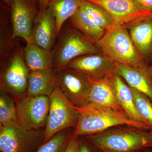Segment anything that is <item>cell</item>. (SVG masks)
<instances>
[{"label":"cell","mask_w":152,"mask_h":152,"mask_svg":"<svg viewBox=\"0 0 152 152\" xmlns=\"http://www.w3.org/2000/svg\"><path fill=\"white\" fill-rule=\"evenodd\" d=\"M5 4H6L9 7L11 8L12 7V0H2Z\"/></svg>","instance_id":"cell-30"},{"label":"cell","mask_w":152,"mask_h":152,"mask_svg":"<svg viewBox=\"0 0 152 152\" xmlns=\"http://www.w3.org/2000/svg\"><path fill=\"white\" fill-rule=\"evenodd\" d=\"M56 85V79L53 69L30 71L26 96L50 97Z\"/></svg>","instance_id":"cell-17"},{"label":"cell","mask_w":152,"mask_h":152,"mask_svg":"<svg viewBox=\"0 0 152 152\" xmlns=\"http://www.w3.org/2000/svg\"><path fill=\"white\" fill-rule=\"evenodd\" d=\"M23 50L25 61L30 71L53 69V52L44 50L32 43L27 44Z\"/></svg>","instance_id":"cell-20"},{"label":"cell","mask_w":152,"mask_h":152,"mask_svg":"<svg viewBox=\"0 0 152 152\" xmlns=\"http://www.w3.org/2000/svg\"><path fill=\"white\" fill-rule=\"evenodd\" d=\"M151 132L152 133V131H151Z\"/></svg>","instance_id":"cell-34"},{"label":"cell","mask_w":152,"mask_h":152,"mask_svg":"<svg viewBox=\"0 0 152 152\" xmlns=\"http://www.w3.org/2000/svg\"><path fill=\"white\" fill-rule=\"evenodd\" d=\"M50 0H38L39 10H45L48 7L49 2Z\"/></svg>","instance_id":"cell-29"},{"label":"cell","mask_w":152,"mask_h":152,"mask_svg":"<svg viewBox=\"0 0 152 152\" xmlns=\"http://www.w3.org/2000/svg\"><path fill=\"white\" fill-rule=\"evenodd\" d=\"M37 130H28L15 122L0 126V150L2 152H30L39 139Z\"/></svg>","instance_id":"cell-9"},{"label":"cell","mask_w":152,"mask_h":152,"mask_svg":"<svg viewBox=\"0 0 152 152\" xmlns=\"http://www.w3.org/2000/svg\"><path fill=\"white\" fill-rule=\"evenodd\" d=\"M150 70H151V72L152 74V64L151 66H150Z\"/></svg>","instance_id":"cell-32"},{"label":"cell","mask_w":152,"mask_h":152,"mask_svg":"<svg viewBox=\"0 0 152 152\" xmlns=\"http://www.w3.org/2000/svg\"><path fill=\"white\" fill-rule=\"evenodd\" d=\"M30 70L23 56V50L19 49L12 55L1 77V88L7 92L22 98L27 94Z\"/></svg>","instance_id":"cell-7"},{"label":"cell","mask_w":152,"mask_h":152,"mask_svg":"<svg viewBox=\"0 0 152 152\" xmlns=\"http://www.w3.org/2000/svg\"><path fill=\"white\" fill-rule=\"evenodd\" d=\"M31 1L32 2H34V1H35V0H31Z\"/></svg>","instance_id":"cell-33"},{"label":"cell","mask_w":152,"mask_h":152,"mask_svg":"<svg viewBox=\"0 0 152 152\" xmlns=\"http://www.w3.org/2000/svg\"><path fill=\"white\" fill-rule=\"evenodd\" d=\"M68 20L73 28L79 30L80 32L94 44L97 42L106 32L102 28L80 8Z\"/></svg>","instance_id":"cell-19"},{"label":"cell","mask_w":152,"mask_h":152,"mask_svg":"<svg viewBox=\"0 0 152 152\" xmlns=\"http://www.w3.org/2000/svg\"><path fill=\"white\" fill-rule=\"evenodd\" d=\"M75 107L78 115L73 134L76 137L91 135L122 125L152 131L149 125L131 120L124 113L116 110L91 104Z\"/></svg>","instance_id":"cell-1"},{"label":"cell","mask_w":152,"mask_h":152,"mask_svg":"<svg viewBox=\"0 0 152 152\" xmlns=\"http://www.w3.org/2000/svg\"><path fill=\"white\" fill-rule=\"evenodd\" d=\"M125 26L139 54L148 66L152 61V14Z\"/></svg>","instance_id":"cell-13"},{"label":"cell","mask_w":152,"mask_h":152,"mask_svg":"<svg viewBox=\"0 0 152 152\" xmlns=\"http://www.w3.org/2000/svg\"><path fill=\"white\" fill-rule=\"evenodd\" d=\"M115 72L131 88L147 96L152 102V74L151 70L116 63Z\"/></svg>","instance_id":"cell-16"},{"label":"cell","mask_w":152,"mask_h":152,"mask_svg":"<svg viewBox=\"0 0 152 152\" xmlns=\"http://www.w3.org/2000/svg\"><path fill=\"white\" fill-rule=\"evenodd\" d=\"M71 136L66 132H60L44 143L36 152H64Z\"/></svg>","instance_id":"cell-25"},{"label":"cell","mask_w":152,"mask_h":152,"mask_svg":"<svg viewBox=\"0 0 152 152\" xmlns=\"http://www.w3.org/2000/svg\"><path fill=\"white\" fill-rule=\"evenodd\" d=\"M58 37L56 22L49 7L39 10L36 15L31 35V43L48 51H52Z\"/></svg>","instance_id":"cell-12"},{"label":"cell","mask_w":152,"mask_h":152,"mask_svg":"<svg viewBox=\"0 0 152 152\" xmlns=\"http://www.w3.org/2000/svg\"><path fill=\"white\" fill-rule=\"evenodd\" d=\"M111 78L118 102L124 113L131 120L148 124L136 109L131 87L116 73L112 74Z\"/></svg>","instance_id":"cell-18"},{"label":"cell","mask_w":152,"mask_h":152,"mask_svg":"<svg viewBox=\"0 0 152 152\" xmlns=\"http://www.w3.org/2000/svg\"><path fill=\"white\" fill-rule=\"evenodd\" d=\"M150 148H147L141 150L137 152H152V150H150Z\"/></svg>","instance_id":"cell-31"},{"label":"cell","mask_w":152,"mask_h":152,"mask_svg":"<svg viewBox=\"0 0 152 152\" xmlns=\"http://www.w3.org/2000/svg\"><path fill=\"white\" fill-rule=\"evenodd\" d=\"M116 63L107 55L91 54L73 60L66 68L78 72L88 79H98L115 72Z\"/></svg>","instance_id":"cell-10"},{"label":"cell","mask_w":152,"mask_h":152,"mask_svg":"<svg viewBox=\"0 0 152 152\" xmlns=\"http://www.w3.org/2000/svg\"><path fill=\"white\" fill-rule=\"evenodd\" d=\"M50 105V97L26 96L16 104V122L28 130L45 127Z\"/></svg>","instance_id":"cell-6"},{"label":"cell","mask_w":152,"mask_h":152,"mask_svg":"<svg viewBox=\"0 0 152 152\" xmlns=\"http://www.w3.org/2000/svg\"><path fill=\"white\" fill-rule=\"evenodd\" d=\"M104 8L113 17L115 24L126 25L152 13L144 10L134 0H85Z\"/></svg>","instance_id":"cell-14"},{"label":"cell","mask_w":152,"mask_h":152,"mask_svg":"<svg viewBox=\"0 0 152 152\" xmlns=\"http://www.w3.org/2000/svg\"><path fill=\"white\" fill-rule=\"evenodd\" d=\"M86 137L102 152H137L152 148L151 132L132 127L111 128Z\"/></svg>","instance_id":"cell-2"},{"label":"cell","mask_w":152,"mask_h":152,"mask_svg":"<svg viewBox=\"0 0 152 152\" xmlns=\"http://www.w3.org/2000/svg\"><path fill=\"white\" fill-rule=\"evenodd\" d=\"M50 99V109L44 132V143L64 129L76 127L78 121V115L75 106L63 94L57 83Z\"/></svg>","instance_id":"cell-5"},{"label":"cell","mask_w":152,"mask_h":152,"mask_svg":"<svg viewBox=\"0 0 152 152\" xmlns=\"http://www.w3.org/2000/svg\"><path fill=\"white\" fill-rule=\"evenodd\" d=\"M16 122V105L7 92L1 88L0 126Z\"/></svg>","instance_id":"cell-23"},{"label":"cell","mask_w":152,"mask_h":152,"mask_svg":"<svg viewBox=\"0 0 152 152\" xmlns=\"http://www.w3.org/2000/svg\"><path fill=\"white\" fill-rule=\"evenodd\" d=\"M83 0H50L51 9L56 22L58 37L65 22L69 20L80 7Z\"/></svg>","instance_id":"cell-21"},{"label":"cell","mask_w":152,"mask_h":152,"mask_svg":"<svg viewBox=\"0 0 152 152\" xmlns=\"http://www.w3.org/2000/svg\"><path fill=\"white\" fill-rule=\"evenodd\" d=\"M54 72L60 90L71 103L77 107L88 104L90 89L88 78L68 68L55 69Z\"/></svg>","instance_id":"cell-8"},{"label":"cell","mask_w":152,"mask_h":152,"mask_svg":"<svg viewBox=\"0 0 152 152\" xmlns=\"http://www.w3.org/2000/svg\"><path fill=\"white\" fill-rule=\"evenodd\" d=\"M135 105L142 118L152 128V102L145 95L131 88Z\"/></svg>","instance_id":"cell-24"},{"label":"cell","mask_w":152,"mask_h":152,"mask_svg":"<svg viewBox=\"0 0 152 152\" xmlns=\"http://www.w3.org/2000/svg\"><path fill=\"white\" fill-rule=\"evenodd\" d=\"M78 152H93L89 146L85 143H79Z\"/></svg>","instance_id":"cell-28"},{"label":"cell","mask_w":152,"mask_h":152,"mask_svg":"<svg viewBox=\"0 0 152 152\" xmlns=\"http://www.w3.org/2000/svg\"><path fill=\"white\" fill-rule=\"evenodd\" d=\"M52 52L55 69L66 68L72 61L81 56L102 53L96 44L73 27L62 32Z\"/></svg>","instance_id":"cell-4"},{"label":"cell","mask_w":152,"mask_h":152,"mask_svg":"<svg viewBox=\"0 0 152 152\" xmlns=\"http://www.w3.org/2000/svg\"><path fill=\"white\" fill-rule=\"evenodd\" d=\"M112 74L102 78L88 79L90 83L88 104L107 107L124 113L116 96Z\"/></svg>","instance_id":"cell-15"},{"label":"cell","mask_w":152,"mask_h":152,"mask_svg":"<svg viewBox=\"0 0 152 152\" xmlns=\"http://www.w3.org/2000/svg\"><path fill=\"white\" fill-rule=\"evenodd\" d=\"M11 9L12 33L11 39L23 38L31 43L33 25L37 12L31 0H12Z\"/></svg>","instance_id":"cell-11"},{"label":"cell","mask_w":152,"mask_h":152,"mask_svg":"<svg viewBox=\"0 0 152 152\" xmlns=\"http://www.w3.org/2000/svg\"><path fill=\"white\" fill-rule=\"evenodd\" d=\"M95 44L102 53L116 63L150 70L135 46L125 25L114 24Z\"/></svg>","instance_id":"cell-3"},{"label":"cell","mask_w":152,"mask_h":152,"mask_svg":"<svg viewBox=\"0 0 152 152\" xmlns=\"http://www.w3.org/2000/svg\"><path fill=\"white\" fill-rule=\"evenodd\" d=\"M77 137H76L74 134L71 135L66 149L64 152H78L80 142L78 140Z\"/></svg>","instance_id":"cell-26"},{"label":"cell","mask_w":152,"mask_h":152,"mask_svg":"<svg viewBox=\"0 0 152 152\" xmlns=\"http://www.w3.org/2000/svg\"><path fill=\"white\" fill-rule=\"evenodd\" d=\"M144 10L152 13V0H134Z\"/></svg>","instance_id":"cell-27"},{"label":"cell","mask_w":152,"mask_h":152,"mask_svg":"<svg viewBox=\"0 0 152 152\" xmlns=\"http://www.w3.org/2000/svg\"><path fill=\"white\" fill-rule=\"evenodd\" d=\"M80 8L104 31H107L115 24V20L111 15L99 5L83 0Z\"/></svg>","instance_id":"cell-22"}]
</instances>
